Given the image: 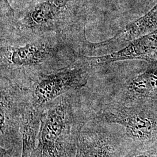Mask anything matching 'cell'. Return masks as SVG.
<instances>
[{"label": "cell", "mask_w": 157, "mask_h": 157, "mask_svg": "<svg viewBox=\"0 0 157 157\" xmlns=\"http://www.w3.org/2000/svg\"><path fill=\"white\" fill-rule=\"evenodd\" d=\"M22 148H4L1 147L0 157H22Z\"/></svg>", "instance_id": "cell-10"}, {"label": "cell", "mask_w": 157, "mask_h": 157, "mask_svg": "<svg viewBox=\"0 0 157 157\" xmlns=\"http://www.w3.org/2000/svg\"><path fill=\"white\" fill-rule=\"evenodd\" d=\"M56 47L43 40L33 41L22 45L10 47L4 57L13 67H34L43 63L56 54Z\"/></svg>", "instance_id": "cell-7"}, {"label": "cell", "mask_w": 157, "mask_h": 157, "mask_svg": "<svg viewBox=\"0 0 157 157\" xmlns=\"http://www.w3.org/2000/svg\"><path fill=\"white\" fill-rule=\"evenodd\" d=\"M157 50V32L136 40L123 49L107 54L97 56H85L93 65H104L111 62L141 58Z\"/></svg>", "instance_id": "cell-8"}, {"label": "cell", "mask_w": 157, "mask_h": 157, "mask_svg": "<svg viewBox=\"0 0 157 157\" xmlns=\"http://www.w3.org/2000/svg\"><path fill=\"white\" fill-rule=\"evenodd\" d=\"M22 157H24V156H23V155H22Z\"/></svg>", "instance_id": "cell-12"}, {"label": "cell", "mask_w": 157, "mask_h": 157, "mask_svg": "<svg viewBox=\"0 0 157 157\" xmlns=\"http://www.w3.org/2000/svg\"><path fill=\"white\" fill-rule=\"evenodd\" d=\"M110 124L95 114L82 129L75 157H117L122 154L126 136L112 130Z\"/></svg>", "instance_id": "cell-4"}, {"label": "cell", "mask_w": 157, "mask_h": 157, "mask_svg": "<svg viewBox=\"0 0 157 157\" xmlns=\"http://www.w3.org/2000/svg\"><path fill=\"white\" fill-rule=\"evenodd\" d=\"M88 82L86 71L80 67H65L56 72L43 74L28 89L31 104L41 110L47 104L60 96L82 89Z\"/></svg>", "instance_id": "cell-2"}, {"label": "cell", "mask_w": 157, "mask_h": 157, "mask_svg": "<svg viewBox=\"0 0 157 157\" xmlns=\"http://www.w3.org/2000/svg\"><path fill=\"white\" fill-rule=\"evenodd\" d=\"M29 101L28 90L16 84H1V147L22 148L21 126Z\"/></svg>", "instance_id": "cell-3"}, {"label": "cell", "mask_w": 157, "mask_h": 157, "mask_svg": "<svg viewBox=\"0 0 157 157\" xmlns=\"http://www.w3.org/2000/svg\"><path fill=\"white\" fill-rule=\"evenodd\" d=\"M72 0H43L28 8L20 21L24 28L34 32L58 29L71 12Z\"/></svg>", "instance_id": "cell-5"}, {"label": "cell", "mask_w": 157, "mask_h": 157, "mask_svg": "<svg viewBox=\"0 0 157 157\" xmlns=\"http://www.w3.org/2000/svg\"><path fill=\"white\" fill-rule=\"evenodd\" d=\"M96 116L106 122L121 126L124 130L126 137L133 140H142L150 137L154 129L151 119L128 107L108 108L97 112Z\"/></svg>", "instance_id": "cell-6"}, {"label": "cell", "mask_w": 157, "mask_h": 157, "mask_svg": "<svg viewBox=\"0 0 157 157\" xmlns=\"http://www.w3.org/2000/svg\"><path fill=\"white\" fill-rule=\"evenodd\" d=\"M157 27V4L139 19L130 23L122 29L126 39L132 40Z\"/></svg>", "instance_id": "cell-9"}, {"label": "cell", "mask_w": 157, "mask_h": 157, "mask_svg": "<svg viewBox=\"0 0 157 157\" xmlns=\"http://www.w3.org/2000/svg\"><path fill=\"white\" fill-rule=\"evenodd\" d=\"M74 93L42 108L36 145L27 157H75L82 129L96 112L84 110Z\"/></svg>", "instance_id": "cell-1"}, {"label": "cell", "mask_w": 157, "mask_h": 157, "mask_svg": "<svg viewBox=\"0 0 157 157\" xmlns=\"http://www.w3.org/2000/svg\"><path fill=\"white\" fill-rule=\"evenodd\" d=\"M117 157H157L152 152L133 153V154H121Z\"/></svg>", "instance_id": "cell-11"}]
</instances>
